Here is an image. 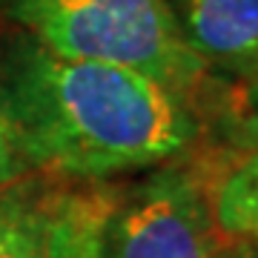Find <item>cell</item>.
<instances>
[{
	"label": "cell",
	"mask_w": 258,
	"mask_h": 258,
	"mask_svg": "<svg viewBox=\"0 0 258 258\" xmlns=\"http://www.w3.org/2000/svg\"><path fill=\"white\" fill-rule=\"evenodd\" d=\"M0 118L26 166L83 181L161 166L201 132L189 95L126 66L40 46L18 60Z\"/></svg>",
	"instance_id": "1"
},
{
	"label": "cell",
	"mask_w": 258,
	"mask_h": 258,
	"mask_svg": "<svg viewBox=\"0 0 258 258\" xmlns=\"http://www.w3.org/2000/svg\"><path fill=\"white\" fill-rule=\"evenodd\" d=\"M9 12L55 57L126 66L184 95L207 72L169 0H9Z\"/></svg>",
	"instance_id": "2"
},
{
	"label": "cell",
	"mask_w": 258,
	"mask_h": 258,
	"mask_svg": "<svg viewBox=\"0 0 258 258\" xmlns=\"http://www.w3.org/2000/svg\"><path fill=\"white\" fill-rule=\"evenodd\" d=\"M95 258H227L207 184L184 166H164L112 198Z\"/></svg>",
	"instance_id": "3"
},
{
	"label": "cell",
	"mask_w": 258,
	"mask_h": 258,
	"mask_svg": "<svg viewBox=\"0 0 258 258\" xmlns=\"http://www.w3.org/2000/svg\"><path fill=\"white\" fill-rule=\"evenodd\" d=\"M112 198L15 184L0 189V258H95Z\"/></svg>",
	"instance_id": "4"
},
{
	"label": "cell",
	"mask_w": 258,
	"mask_h": 258,
	"mask_svg": "<svg viewBox=\"0 0 258 258\" xmlns=\"http://www.w3.org/2000/svg\"><path fill=\"white\" fill-rule=\"evenodd\" d=\"M169 6L204 69L235 83L258 75V0H169Z\"/></svg>",
	"instance_id": "5"
},
{
	"label": "cell",
	"mask_w": 258,
	"mask_h": 258,
	"mask_svg": "<svg viewBox=\"0 0 258 258\" xmlns=\"http://www.w3.org/2000/svg\"><path fill=\"white\" fill-rule=\"evenodd\" d=\"M210 210L224 241L258 244V147H244L207 186Z\"/></svg>",
	"instance_id": "6"
},
{
	"label": "cell",
	"mask_w": 258,
	"mask_h": 258,
	"mask_svg": "<svg viewBox=\"0 0 258 258\" xmlns=\"http://www.w3.org/2000/svg\"><path fill=\"white\" fill-rule=\"evenodd\" d=\"M232 118H235V126H238L241 144L244 147H258V75L235 83Z\"/></svg>",
	"instance_id": "7"
},
{
	"label": "cell",
	"mask_w": 258,
	"mask_h": 258,
	"mask_svg": "<svg viewBox=\"0 0 258 258\" xmlns=\"http://www.w3.org/2000/svg\"><path fill=\"white\" fill-rule=\"evenodd\" d=\"M23 169H26V164H23V158H20L15 141H12L9 126L0 118V189L15 184V181L23 175Z\"/></svg>",
	"instance_id": "8"
},
{
	"label": "cell",
	"mask_w": 258,
	"mask_h": 258,
	"mask_svg": "<svg viewBox=\"0 0 258 258\" xmlns=\"http://www.w3.org/2000/svg\"><path fill=\"white\" fill-rule=\"evenodd\" d=\"M227 258H258V244H252V241H227Z\"/></svg>",
	"instance_id": "9"
}]
</instances>
